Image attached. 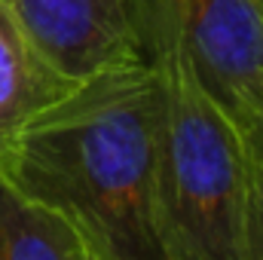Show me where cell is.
Segmentation results:
<instances>
[{"instance_id": "obj_1", "label": "cell", "mask_w": 263, "mask_h": 260, "mask_svg": "<svg viewBox=\"0 0 263 260\" xmlns=\"http://www.w3.org/2000/svg\"><path fill=\"white\" fill-rule=\"evenodd\" d=\"M162 95L147 59L67 83L0 147V178L59 211L101 260H162L153 169Z\"/></svg>"}, {"instance_id": "obj_2", "label": "cell", "mask_w": 263, "mask_h": 260, "mask_svg": "<svg viewBox=\"0 0 263 260\" xmlns=\"http://www.w3.org/2000/svg\"><path fill=\"white\" fill-rule=\"evenodd\" d=\"M129 3L162 95L153 169V230L162 260H251L257 162L202 89L165 0Z\"/></svg>"}, {"instance_id": "obj_3", "label": "cell", "mask_w": 263, "mask_h": 260, "mask_svg": "<svg viewBox=\"0 0 263 260\" xmlns=\"http://www.w3.org/2000/svg\"><path fill=\"white\" fill-rule=\"evenodd\" d=\"M202 89L263 165V22L254 0H165Z\"/></svg>"}, {"instance_id": "obj_4", "label": "cell", "mask_w": 263, "mask_h": 260, "mask_svg": "<svg viewBox=\"0 0 263 260\" xmlns=\"http://www.w3.org/2000/svg\"><path fill=\"white\" fill-rule=\"evenodd\" d=\"M22 34L55 77L86 80L104 67L141 62L129 0H6Z\"/></svg>"}, {"instance_id": "obj_5", "label": "cell", "mask_w": 263, "mask_h": 260, "mask_svg": "<svg viewBox=\"0 0 263 260\" xmlns=\"http://www.w3.org/2000/svg\"><path fill=\"white\" fill-rule=\"evenodd\" d=\"M67 83L55 77L22 34L12 9L0 0V147L40 104Z\"/></svg>"}, {"instance_id": "obj_6", "label": "cell", "mask_w": 263, "mask_h": 260, "mask_svg": "<svg viewBox=\"0 0 263 260\" xmlns=\"http://www.w3.org/2000/svg\"><path fill=\"white\" fill-rule=\"evenodd\" d=\"M0 260H86V242L67 217L0 178Z\"/></svg>"}, {"instance_id": "obj_7", "label": "cell", "mask_w": 263, "mask_h": 260, "mask_svg": "<svg viewBox=\"0 0 263 260\" xmlns=\"http://www.w3.org/2000/svg\"><path fill=\"white\" fill-rule=\"evenodd\" d=\"M251 260H263V165L251 172Z\"/></svg>"}, {"instance_id": "obj_8", "label": "cell", "mask_w": 263, "mask_h": 260, "mask_svg": "<svg viewBox=\"0 0 263 260\" xmlns=\"http://www.w3.org/2000/svg\"><path fill=\"white\" fill-rule=\"evenodd\" d=\"M86 260H101V257H98V254H95L92 248H86Z\"/></svg>"}, {"instance_id": "obj_9", "label": "cell", "mask_w": 263, "mask_h": 260, "mask_svg": "<svg viewBox=\"0 0 263 260\" xmlns=\"http://www.w3.org/2000/svg\"><path fill=\"white\" fill-rule=\"evenodd\" d=\"M257 3V12H260V22H263V0H254Z\"/></svg>"}]
</instances>
